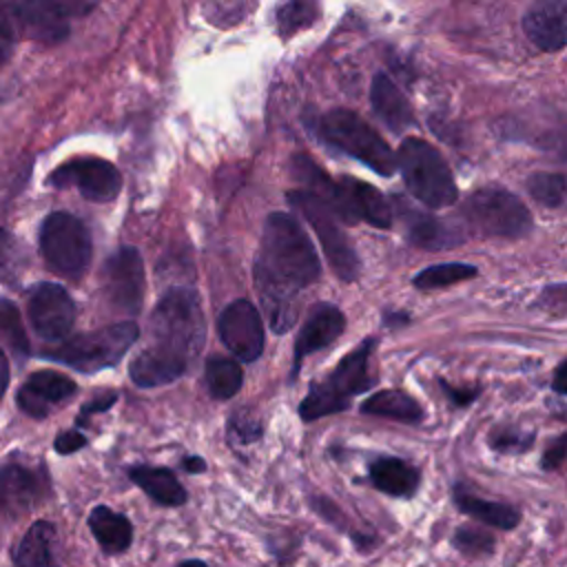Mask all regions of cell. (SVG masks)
Returning a JSON list of instances; mask_svg holds the SVG:
<instances>
[{
  "label": "cell",
  "mask_w": 567,
  "mask_h": 567,
  "mask_svg": "<svg viewBox=\"0 0 567 567\" xmlns=\"http://www.w3.org/2000/svg\"><path fill=\"white\" fill-rule=\"evenodd\" d=\"M370 102L374 115L394 133L405 131L414 124V113L403 91L385 75L377 73L370 86Z\"/></svg>",
  "instance_id": "obj_21"
},
{
  "label": "cell",
  "mask_w": 567,
  "mask_h": 567,
  "mask_svg": "<svg viewBox=\"0 0 567 567\" xmlns=\"http://www.w3.org/2000/svg\"><path fill=\"white\" fill-rule=\"evenodd\" d=\"M128 478L157 505L179 507L188 501V494L179 478L168 467L157 465H133L128 467Z\"/></svg>",
  "instance_id": "obj_23"
},
{
  "label": "cell",
  "mask_w": 567,
  "mask_h": 567,
  "mask_svg": "<svg viewBox=\"0 0 567 567\" xmlns=\"http://www.w3.org/2000/svg\"><path fill=\"white\" fill-rule=\"evenodd\" d=\"M363 414H374V416H385L392 421L401 423H421L423 421V410L421 405L405 392L401 390H379L370 399L361 403Z\"/></svg>",
  "instance_id": "obj_27"
},
{
  "label": "cell",
  "mask_w": 567,
  "mask_h": 567,
  "mask_svg": "<svg viewBox=\"0 0 567 567\" xmlns=\"http://www.w3.org/2000/svg\"><path fill=\"white\" fill-rule=\"evenodd\" d=\"M346 328V317L343 312L332 306V303H317L306 323L301 326L299 334H297V341H295V363H292V372H290V381L297 377L299 368H301V361L312 354L315 350H321L326 346H330L332 341H337V337L343 332Z\"/></svg>",
  "instance_id": "obj_16"
},
{
  "label": "cell",
  "mask_w": 567,
  "mask_h": 567,
  "mask_svg": "<svg viewBox=\"0 0 567 567\" xmlns=\"http://www.w3.org/2000/svg\"><path fill=\"white\" fill-rule=\"evenodd\" d=\"M93 538L106 556L124 554L133 543V523L106 505H95L86 518Z\"/></svg>",
  "instance_id": "obj_24"
},
{
  "label": "cell",
  "mask_w": 567,
  "mask_h": 567,
  "mask_svg": "<svg viewBox=\"0 0 567 567\" xmlns=\"http://www.w3.org/2000/svg\"><path fill=\"white\" fill-rule=\"evenodd\" d=\"M368 478L374 489L394 496V498H410L416 494L421 485V472L396 456H381L370 463Z\"/></svg>",
  "instance_id": "obj_22"
},
{
  "label": "cell",
  "mask_w": 567,
  "mask_h": 567,
  "mask_svg": "<svg viewBox=\"0 0 567 567\" xmlns=\"http://www.w3.org/2000/svg\"><path fill=\"white\" fill-rule=\"evenodd\" d=\"M261 436V423L250 414H235L228 419V441L233 445H248Z\"/></svg>",
  "instance_id": "obj_36"
},
{
  "label": "cell",
  "mask_w": 567,
  "mask_h": 567,
  "mask_svg": "<svg viewBox=\"0 0 567 567\" xmlns=\"http://www.w3.org/2000/svg\"><path fill=\"white\" fill-rule=\"evenodd\" d=\"M29 321L38 337L64 341L75 321V303L60 284H40L29 297Z\"/></svg>",
  "instance_id": "obj_15"
},
{
  "label": "cell",
  "mask_w": 567,
  "mask_h": 567,
  "mask_svg": "<svg viewBox=\"0 0 567 567\" xmlns=\"http://www.w3.org/2000/svg\"><path fill=\"white\" fill-rule=\"evenodd\" d=\"M4 60V40L0 38V62Z\"/></svg>",
  "instance_id": "obj_45"
},
{
  "label": "cell",
  "mask_w": 567,
  "mask_h": 567,
  "mask_svg": "<svg viewBox=\"0 0 567 567\" xmlns=\"http://www.w3.org/2000/svg\"><path fill=\"white\" fill-rule=\"evenodd\" d=\"M321 275L317 250L290 213H270L255 261V286L268 323L286 332L297 321V295Z\"/></svg>",
  "instance_id": "obj_1"
},
{
  "label": "cell",
  "mask_w": 567,
  "mask_h": 567,
  "mask_svg": "<svg viewBox=\"0 0 567 567\" xmlns=\"http://www.w3.org/2000/svg\"><path fill=\"white\" fill-rule=\"evenodd\" d=\"M452 501L456 509L465 516H470L476 523H483L487 527H496L503 532L514 529L520 523V509L516 505L503 503V501H489L474 492H470L463 483H456L452 489Z\"/></svg>",
  "instance_id": "obj_20"
},
{
  "label": "cell",
  "mask_w": 567,
  "mask_h": 567,
  "mask_svg": "<svg viewBox=\"0 0 567 567\" xmlns=\"http://www.w3.org/2000/svg\"><path fill=\"white\" fill-rule=\"evenodd\" d=\"M452 547L467 558H481V556H489L494 551L496 540L485 529H478L474 525H461L452 534Z\"/></svg>",
  "instance_id": "obj_32"
},
{
  "label": "cell",
  "mask_w": 567,
  "mask_h": 567,
  "mask_svg": "<svg viewBox=\"0 0 567 567\" xmlns=\"http://www.w3.org/2000/svg\"><path fill=\"white\" fill-rule=\"evenodd\" d=\"M292 171L303 186L301 190L319 199L334 215L337 221H343V224L365 221L377 228H390L392 208L377 186L354 179L350 175H343L341 179L334 182L308 155H295Z\"/></svg>",
  "instance_id": "obj_3"
},
{
  "label": "cell",
  "mask_w": 567,
  "mask_h": 567,
  "mask_svg": "<svg viewBox=\"0 0 567 567\" xmlns=\"http://www.w3.org/2000/svg\"><path fill=\"white\" fill-rule=\"evenodd\" d=\"M565 368H567V363L565 361H560L558 363V368H556V374H554V381H551V385H554V390L558 392V394H563L567 388H565Z\"/></svg>",
  "instance_id": "obj_42"
},
{
  "label": "cell",
  "mask_w": 567,
  "mask_h": 567,
  "mask_svg": "<svg viewBox=\"0 0 567 567\" xmlns=\"http://www.w3.org/2000/svg\"><path fill=\"white\" fill-rule=\"evenodd\" d=\"M377 346V339H363L354 350H350L337 368L321 381L310 383L306 399L299 403V416L303 421H315L334 412L350 408V399L377 383L370 372L368 361Z\"/></svg>",
  "instance_id": "obj_4"
},
{
  "label": "cell",
  "mask_w": 567,
  "mask_h": 567,
  "mask_svg": "<svg viewBox=\"0 0 567 567\" xmlns=\"http://www.w3.org/2000/svg\"><path fill=\"white\" fill-rule=\"evenodd\" d=\"M394 202L399 206V217L405 226V235H408L410 244L425 248V250H443V248H450V246L463 241V237L456 233V228L447 226L439 217L412 208L401 197H394Z\"/></svg>",
  "instance_id": "obj_19"
},
{
  "label": "cell",
  "mask_w": 567,
  "mask_h": 567,
  "mask_svg": "<svg viewBox=\"0 0 567 567\" xmlns=\"http://www.w3.org/2000/svg\"><path fill=\"white\" fill-rule=\"evenodd\" d=\"M18 567H60L58 532L49 520H35L13 549Z\"/></svg>",
  "instance_id": "obj_25"
},
{
  "label": "cell",
  "mask_w": 567,
  "mask_h": 567,
  "mask_svg": "<svg viewBox=\"0 0 567 567\" xmlns=\"http://www.w3.org/2000/svg\"><path fill=\"white\" fill-rule=\"evenodd\" d=\"M217 332L224 346L241 361H255L264 352V323L248 299H237L221 310Z\"/></svg>",
  "instance_id": "obj_14"
},
{
  "label": "cell",
  "mask_w": 567,
  "mask_h": 567,
  "mask_svg": "<svg viewBox=\"0 0 567 567\" xmlns=\"http://www.w3.org/2000/svg\"><path fill=\"white\" fill-rule=\"evenodd\" d=\"M115 399H117V394H115V392H109V394H100V396H95L93 401L84 403V405H82V414L78 416V423H84L86 416H91V414H95V412L109 410V408L115 403Z\"/></svg>",
  "instance_id": "obj_40"
},
{
  "label": "cell",
  "mask_w": 567,
  "mask_h": 567,
  "mask_svg": "<svg viewBox=\"0 0 567 567\" xmlns=\"http://www.w3.org/2000/svg\"><path fill=\"white\" fill-rule=\"evenodd\" d=\"M403 182L412 197L427 208H445L456 202L458 190L443 155L419 137H408L396 155Z\"/></svg>",
  "instance_id": "obj_5"
},
{
  "label": "cell",
  "mask_w": 567,
  "mask_h": 567,
  "mask_svg": "<svg viewBox=\"0 0 567 567\" xmlns=\"http://www.w3.org/2000/svg\"><path fill=\"white\" fill-rule=\"evenodd\" d=\"M40 252L51 270L80 279L91 264V235L71 213H51L40 228Z\"/></svg>",
  "instance_id": "obj_9"
},
{
  "label": "cell",
  "mask_w": 567,
  "mask_h": 567,
  "mask_svg": "<svg viewBox=\"0 0 567 567\" xmlns=\"http://www.w3.org/2000/svg\"><path fill=\"white\" fill-rule=\"evenodd\" d=\"M439 385H441V390L445 392V396H447L454 405H458V408L472 403V401L476 399V394L481 392L478 388H454V385H450V383L443 381V379L439 381Z\"/></svg>",
  "instance_id": "obj_39"
},
{
  "label": "cell",
  "mask_w": 567,
  "mask_h": 567,
  "mask_svg": "<svg viewBox=\"0 0 567 567\" xmlns=\"http://www.w3.org/2000/svg\"><path fill=\"white\" fill-rule=\"evenodd\" d=\"M465 219L485 237H525L532 230L527 206L501 186L474 190L465 202Z\"/></svg>",
  "instance_id": "obj_10"
},
{
  "label": "cell",
  "mask_w": 567,
  "mask_h": 567,
  "mask_svg": "<svg viewBox=\"0 0 567 567\" xmlns=\"http://www.w3.org/2000/svg\"><path fill=\"white\" fill-rule=\"evenodd\" d=\"M478 270L472 264H458V261H447V264H434L423 268L419 275H414L412 284L421 290H432V288H447L458 281L476 277Z\"/></svg>",
  "instance_id": "obj_29"
},
{
  "label": "cell",
  "mask_w": 567,
  "mask_h": 567,
  "mask_svg": "<svg viewBox=\"0 0 567 567\" xmlns=\"http://www.w3.org/2000/svg\"><path fill=\"white\" fill-rule=\"evenodd\" d=\"M319 16V4L317 2H306V0H295L286 2L284 7L277 9V27L279 35L288 38L299 29L310 27Z\"/></svg>",
  "instance_id": "obj_31"
},
{
  "label": "cell",
  "mask_w": 567,
  "mask_h": 567,
  "mask_svg": "<svg viewBox=\"0 0 567 567\" xmlns=\"http://www.w3.org/2000/svg\"><path fill=\"white\" fill-rule=\"evenodd\" d=\"M0 339L9 346V350L18 357H24L29 352V341L22 328V319L13 303L7 299H0Z\"/></svg>",
  "instance_id": "obj_34"
},
{
  "label": "cell",
  "mask_w": 567,
  "mask_h": 567,
  "mask_svg": "<svg viewBox=\"0 0 567 567\" xmlns=\"http://www.w3.org/2000/svg\"><path fill=\"white\" fill-rule=\"evenodd\" d=\"M49 184L55 188H78L82 197L89 202H111L117 197L122 188V175L120 171L100 157H75L66 164L58 166L49 175Z\"/></svg>",
  "instance_id": "obj_12"
},
{
  "label": "cell",
  "mask_w": 567,
  "mask_h": 567,
  "mask_svg": "<svg viewBox=\"0 0 567 567\" xmlns=\"http://www.w3.org/2000/svg\"><path fill=\"white\" fill-rule=\"evenodd\" d=\"M75 390L78 385L69 377L53 370H38L18 390V405L29 416L42 419L51 412L53 405L71 399Z\"/></svg>",
  "instance_id": "obj_17"
},
{
  "label": "cell",
  "mask_w": 567,
  "mask_h": 567,
  "mask_svg": "<svg viewBox=\"0 0 567 567\" xmlns=\"http://www.w3.org/2000/svg\"><path fill=\"white\" fill-rule=\"evenodd\" d=\"M565 434H560L554 443H549V447L545 450L543 458H540V467L543 470H558L565 461V452H567V443H565Z\"/></svg>",
  "instance_id": "obj_37"
},
{
  "label": "cell",
  "mask_w": 567,
  "mask_h": 567,
  "mask_svg": "<svg viewBox=\"0 0 567 567\" xmlns=\"http://www.w3.org/2000/svg\"><path fill=\"white\" fill-rule=\"evenodd\" d=\"M204 379L213 399H230L241 388L244 372L237 361L226 357H213L206 361Z\"/></svg>",
  "instance_id": "obj_28"
},
{
  "label": "cell",
  "mask_w": 567,
  "mask_h": 567,
  "mask_svg": "<svg viewBox=\"0 0 567 567\" xmlns=\"http://www.w3.org/2000/svg\"><path fill=\"white\" fill-rule=\"evenodd\" d=\"M182 467L188 472V474H202L206 472V461L202 456H186L182 461Z\"/></svg>",
  "instance_id": "obj_41"
},
{
  "label": "cell",
  "mask_w": 567,
  "mask_h": 567,
  "mask_svg": "<svg viewBox=\"0 0 567 567\" xmlns=\"http://www.w3.org/2000/svg\"><path fill=\"white\" fill-rule=\"evenodd\" d=\"M529 195L549 208H560L565 204V177L560 173H534L527 179Z\"/></svg>",
  "instance_id": "obj_33"
},
{
  "label": "cell",
  "mask_w": 567,
  "mask_h": 567,
  "mask_svg": "<svg viewBox=\"0 0 567 567\" xmlns=\"http://www.w3.org/2000/svg\"><path fill=\"white\" fill-rule=\"evenodd\" d=\"M288 202L306 217V221L317 233L323 255L330 261L332 270L339 275V279L354 281L359 277V257L348 235L339 228L334 215L306 190H290Z\"/></svg>",
  "instance_id": "obj_11"
},
{
  "label": "cell",
  "mask_w": 567,
  "mask_h": 567,
  "mask_svg": "<svg viewBox=\"0 0 567 567\" xmlns=\"http://www.w3.org/2000/svg\"><path fill=\"white\" fill-rule=\"evenodd\" d=\"M86 2H0V38L7 42L27 35L42 42H60L69 33L66 20L91 11Z\"/></svg>",
  "instance_id": "obj_8"
},
{
  "label": "cell",
  "mask_w": 567,
  "mask_h": 567,
  "mask_svg": "<svg viewBox=\"0 0 567 567\" xmlns=\"http://www.w3.org/2000/svg\"><path fill=\"white\" fill-rule=\"evenodd\" d=\"M175 567H210V565L206 560H202V558H186V560H182Z\"/></svg>",
  "instance_id": "obj_44"
},
{
  "label": "cell",
  "mask_w": 567,
  "mask_h": 567,
  "mask_svg": "<svg viewBox=\"0 0 567 567\" xmlns=\"http://www.w3.org/2000/svg\"><path fill=\"white\" fill-rule=\"evenodd\" d=\"M9 385V361H7V354L0 350V396L4 394Z\"/></svg>",
  "instance_id": "obj_43"
},
{
  "label": "cell",
  "mask_w": 567,
  "mask_h": 567,
  "mask_svg": "<svg viewBox=\"0 0 567 567\" xmlns=\"http://www.w3.org/2000/svg\"><path fill=\"white\" fill-rule=\"evenodd\" d=\"M38 496L35 476L20 465L0 467V509L18 516L27 512Z\"/></svg>",
  "instance_id": "obj_26"
},
{
  "label": "cell",
  "mask_w": 567,
  "mask_h": 567,
  "mask_svg": "<svg viewBox=\"0 0 567 567\" xmlns=\"http://www.w3.org/2000/svg\"><path fill=\"white\" fill-rule=\"evenodd\" d=\"M319 135L337 151L352 155L374 173L390 177L396 171V157L385 140L354 111L332 109L319 117Z\"/></svg>",
  "instance_id": "obj_6"
},
{
  "label": "cell",
  "mask_w": 567,
  "mask_h": 567,
  "mask_svg": "<svg viewBox=\"0 0 567 567\" xmlns=\"http://www.w3.org/2000/svg\"><path fill=\"white\" fill-rule=\"evenodd\" d=\"M86 445V436L78 430H69V432H62L58 439H55V452L58 454H73L78 450H82Z\"/></svg>",
  "instance_id": "obj_38"
},
{
  "label": "cell",
  "mask_w": 567,
  "mask_h": 567,
  "mask_svg": "<svg viewBox=\"0 0 567 567\" xmlns=\"http://www.w3.org/2000/svg\"><path fill=\"white\" fill-rule=\"evenodd\" d=\"M137 337L140 328L133 321H120L64 339L58 348L47 350V357L91 374L102 368L115 365L137 341Z\"/></svg>",
  "instance_id": "obj_7"
},
{
  "label": "cell",
  "mask_w": 567,
  "mask_h": 567,
  "mask_svg": "<svg viewBox=\"0 0 567 567\" xmlns=\"http://www.w3.org/2000/svg\"><path fill=\"white\" fill-rule=\"evenodd\" d=\"M489 445L492 450L501 454H523L534 445V432H525L520 427L498 425L489 432Z\"/></svg>",
  "instance_id": "obj_35"
},
{
  "label": "cell",
  "mask_w": 567,
  "mask_h": 567,
  "mask_svg": "<svg viewBox=\"0 0 567 567\" xmlns=\"http://www.w3.org/2000/svg\"><path fill=\"white\" fill-rule=\"evenodd\" d=\"M204 341L206 321L197 292L190 288L166 290L151 315V346L142 352L182 377L202 352Z\"/></svg>",
  "instance_id": "obj_2"
},
{
  "label": "cell",
  "mask_w": 567,
  "mask_h": 567,
  "mask_svg": "<svg viewBox=\"0 0 567 567\" xmlns=\"http://www.w3.org/2000/svg\"><path fill=\"white\" fill-rule=\"evenodd\" d=\"M523 31L543 51H558L567 42V2H536L523 16Z\"/></svg>",
  "instance_id": "obj_18"
},
{
  "label": "cell",
  "mask_w": 567,
  "mask_h": 567,
  "mask_svg": "<svg viewBox=\"0 0 567 567\" xmlns=\"http://www.w3.org/2000/svg\"><path fill=\"white\" fill-rule=\"evenodd\" d=\"M27 266V255L16 235L0 228V281L7 286H18L20 275Z\"/></svg>",
  "instance_id": "obj_30"
},
{
  "label": "cell",
  "mask_w": 567,
  "mask_h": 567,
  "mask_svg": "<svg viewBox=\"0 0 567 567\" xmlns=\"http://www.w3.org/2000/svg\"><path fill=\"white\" fill-rule=\"evenodd\" d=\"M104 292L111 306L137 315L144 299V264L133 246L117 248L104 261Z\"/></svg>",
  "instance_id": "obj_13"
}]
</instances>
